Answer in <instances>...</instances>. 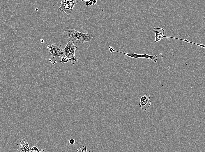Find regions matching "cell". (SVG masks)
<instances>
[{
    "label": "cell",
    "instance_id": "obj_6",
    "mask_svg": "<svg viewBox=\"0 0 205 152\" xmlns=\"http://www.w3.org/2000/svg\"><path fill=\"white\" fill-rule=\"evenodd\" d=\"M151 104L150 96L146 94L141 98L139 104L141 109L146 110L149 109Z\"/></svg>",
    "mask_w": 205,
    "mask_h": 152
},
{
    "label": "cell",
    "instance_id": "obj_22",
    "mask_svg": "<svg viewBox=\"0 0 205 152\" xmlns=\"http://www.w3.org/2000/svg\"><path fill=\"white\" fill-rule=\"evenodd\" d=\"M89 152H94L93 151H89Z\"/></svg>",
    "mask_w": 205,
    "mask_h": 152
},
{
    "label": "cell",
    "instance_id": "obj_1",
    "mask_svg": "<svg viewBox=\"0 0 205 152\" xmlns=\"http://www.w3.org/2000/svg\"><path fill=\"white\" fill-rule=\"evenodd\" d=\"M63 36L74 43H83L90 42L93 39L92 34L84 33L76 30L74 28L67 27L63 32Z\"/></svg>",
    "mask_w": 205,
    "mask_h": 152
},
{
    "label": "cell",
    "instance_id": "obj_7",
    "mask_svg": "<svg viewBox=\"0 0 205 152\" xmlns=\"http://www.w3.org/2000/svg\"><path fill=\"white\" fill-rule=\"evenodd\" d=\"M17 149L19 152H30L31 149L25 138L20 141L17 147Z\"/></svg>",
    "mask_w": 205,
    "mask_h": 152
},
{
    "label": "cell",
    "instance_id": "obj_13",
    "mask_svg": "<svg viewBox=\"0 0 205 152\" xmlns=\"http://www.w3.org/2000/svg\"><path fill=\"white\" fill-rule=\"evenodd\" d=\"M109 48L111 53L115 52V50H114L112 46H109Z\"/></svg>",
    "mask_w": 205,
    "mask_h": 152
},
{
    "label": "cell",
    "instance_id": "obj_14",
    "mask_svg": "<svg viewBox=\"0 0 205 152\" xmlns=\"http://www.w3.org/2000/svg\"><path fill=\"white\" fill-rule=\"evenodd\" d=\"M69 143L71 144H73L75 143V140L73 139H71L69 140Z\"/></svg>",
    "mask_w": 205,
    "mask_h": 152
},
{
    "label": "cell",
    "instance_id": "obj_16",
    "mask_svg": "<svg viewBox=\"0 0 205 152\" xmlns=\"http://www.w3.org/2000/svg\"><path fill=\"white\" fill-rule=\"evenodd\" d=\"M89 1H86L85 2V4L87 6H89Z\"/></svg>",
    "mask_w": 205,
    "mask_h": 152
},
{
    "label": "cell",
    "instance_id": "obj_20",
    "mask_svg": "<svg viewBox=\"0 0 205 152\" xmlns=\"http://www.w3.org/2000/svg\"><path fill=\"white\" fill-rule=\"evenodd\" d=\"M35 10H36V11H38V9L37 8H35Z\"/></svg>",
    "mask_w": 205,
    "mask_h": 152
},
{
    "label": "cell",
    "instance_id": "obj_21",
    "mask_svg": "<svg viewBox=\"0 0 205 152\" xmlns=\"http://www.w3.org/2000/svg\"><path fill=\"white\" fill-rule=\"evenodd\" d=\"M49 62H51L52 61V60L51 59H50L49 60Z\"/></svg>",
    "mask_w": 205,
    "mask_h": 152
},
{
    "label": "cell",
    "instance_id": "obj_11",
    "mask_svg": "<svg viewBox=\"0 0 205 152\" xmlns=\"http://www.w3.org/2000/svg\"><path fill=\"white\" fill-rule=\"evenodd\" d=\"M77 151V152H87L86 146L84 145L79 148Z\"/></svg>",
    "mask_w": 205,
    "mask_h": 152
},
{
    "label": "cell",
    "instance_id": "obj_9",
    "mask_svg": "<svg viewBox=\"0 0 205 152\" xmlns=\"http://www.w3.org/2000/svg\"><path fill=\"white\" fill-rule=\"evenodd\" d=\"M115 51L124 54L128 56L135 58H142V54H139L133 53H125L115 50Z\"/></svg>",
    "mask_w": 205,
    "mask_h": 152
},
{
    "label": "cell",
    "instance_id": "obj_15",
    "mask_svg": "<svg viewBox=\"0 0 205 152\" xmlns=\"http://www.w3.org/2000/svg\"><path fill=\"white\" fill-rule=\"evenodd\" d=\"M92 3V5H94L96 3L97 1L96 0H91Z\"/></svg>",
    "mask_w": 205,
    "mask_h": 152
},
{
    "label": "cell",
    "instance_id": "obj_19",
    "mask_svg": "<svg viewBox=\"0 0 205 152\" xmlns=\"http://www.w3.org/2000/svg\"><path fill=\"white\" fill-rule=\"evenodd\" d=\"M41 42L42 43H43L44 42V40L43 39H41Z\"/></svg>",
    "mask_w": 205,
    "mask_h": 152
},
{
    "label": "cell",
    "instance_id": "obj_5",
    "mask_svg": "<svg viewBox=\"0 0 205 152\" xmlns=\"http://www.w3.org/2000/svg\"><path fill=\"white\" fill-rule=\"evenodd\" d=\"M77 47L74 44V43L68 41V42L63 49L65 56L67 58H76L75 52Z\"/></svg>",
    "mask_w": 205,
    "mask_h": 152
},
{
    "label": "cell",
    "instance_id": "obj_3",
    "mask_svg": "<svg viewBox=\"0 0 205 152\" xmlns=\"http://www.w3.org/2000/svg\"><path fill=\"white\" fill-rule=\"evenodd\" d=\"M80 1L79 0H63L59 8L60 10L64 12L68 16L72 14V10L74 6Z\"/></svg>",
    "mask_w": 205,
    "mask_h": 152
},
{
    "label": "cell",
    "instance_id": "obj_8",
    "mask_svg": "<svg viewBox=\"0 0 205 152\" xmlns=\"http://www.w3.org/2000/svg\"><path fill=\"white\" fill-rule=\"evenodd\" d=\"M73 61L75 62H77L78 61V58L76 57L73 58H66L65 57L63 56L61 60L60 61H53L51 63V64H54L58 62H61L63 64H64L65 63H67L69 61Z\"/></svg>",
    "mask_w": 205,
    "mask_h": 152
},
{
    "label": "cell",
    "instance_id": "obj_12",
    "mask_svg": "<svg viewBox=\"0 0 205 152\" xmlns=\"http://www.w3.org/2000/svg\"><path fill=\"white\" fill-rule=\"evenodd\" d=\"M40 149H38L35 146H33L31 148V149L30 152H38L40 151Z\"/></svg>",
    "mask_w": 205,
    "mask_h": 152
},
{
    "label": "cell",
    "instance_id": "obj_17",
    "mask_svg": "<svg viewBox=\"0 0 205 152\" xmlns=\"http://www.w3.org/2000/svg\"><path fill=\"white\" fill-rule=\"evenodd\" d=\"M89 1V5L91 6V5H92V3L91 0H90Z\"/></svg>",
    "mask_w": 205,
    "mask_h": 152
},
{
    "label": "cell",
    "instance_id": "obj_4",
    "mask_svg": "<svg viewBox=\"0 0 205 152\" xmlns=\"http://www.w3.org/2000/svg\"><path fill=\"white\" fill-rule=\"evenodd\" d=\"M48 51L51 53V57L54 58L55 56L62 58L65 57L64 52L60 45L56 44H50L47 46Z\"/></svg>",
    "mask_w": 205,
    "mask_h": 152
},
{
    "label": "cell",
    "instance_id": "obj_10",
    "mask_svg": "<svg viewBox=\"0 0 205 152\" xmlns=\"http://www.w3.org/2000/svg\"><path fill=\"white\" fill-rule=\"evenodd\" d=\"M158 58V56L157 55H150L146 53L142 54V58L151 59L154 63L157 61Z\"/></svg>",
    "mask_w": 205,
    "mask_h": 152
},
{
    "label": "cell",
    "instance_id": "obj_18",
    "mask_svg": "<svg viewBox=\"0 0 205 152\" xmlns=\"http://www.w3.org/2000/svg\"><path fill=\"white\" fill-rule=\"evenodd\" d=\"M38 152H45V151L44 149H40V151Z\"/></svg>",
    "mask_w": 205,
    "mask_h": 152
},
{
    "label": "cell",
    "instance_id": "obj_2",
    "mask_svg": "<svg viewBox=\"0 0 205 152\" xmlns=\"http://www.w3.org/2000/svg\"><path fill=\"white\" fill-rule=\"evenodd\" d=\"M153 31L155 33V42H156L159 41L164 37L169 38L172 39H175L181 41H184L185 42L194 44L197 46H199L200 47H202L204 48H205L204 45L192 42L186 39H180L169 36H164L163 35V34L165 33V31L163 28H161L155 27L153 29Z\"/></svg>",
    "mask_w": 205,
    "mask_h": 152
}]
</instances>
